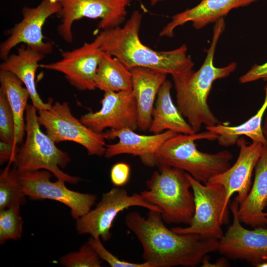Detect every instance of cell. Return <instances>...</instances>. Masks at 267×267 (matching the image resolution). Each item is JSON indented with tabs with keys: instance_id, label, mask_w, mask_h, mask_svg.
<instances>
[{
	"instance_id": "6da1fadb",
	"label": "cell",
	"mask_w": 267,
	"mask_h": 267,
	"mask_svg": "<svg viewBox=\"0 0 267 267\" xmlns=\"http://www.w3.org/2000/svg\"><path fill=\"white\" fill-rule=\"evenodd\" d=\"M125 222L141 244L143 262L150 267H195L205 255L219 249V239L168 228L158 212L149 211L146 218L131 212Z\"/></svg>"
},
{
	"instance_id": "7a4b0ae2",
	"label": "cell",
	"mask_w": 267,
	"mask_h": 267,
	"mask_svg": "<svg viewBox=\"0 0 267 267\" xmlns=\"http://www.w3.org/2000/svg\"><path fill=\"white\" fill-rule=\"evenodd\" d=\"M142 18L139 11L135 10L123 27L103 30L94 39L104 52L130 70L135 67L148 68L172 77L191 73L194 63L187 54L186 44L175 49L159 51L141 42L139 32Z\"/></svg>"
},
{
	"instance_id": "3957f363",
	"label": "cell",
	"mask_w": 267,
	"mask_h": 267,
	"mask_svg": "<svg viewBox=\"0 0 267 267\" xmlns=\"http://www.w3.org/2000/svg\"><path fill=\"white\" fill-rule=\"evenodd\" d=\"M225 28L224 17L215 22L212 40L204 61L196 72L183 77H172L176 92V105L195 133L202 126L211 127L221 124L208 104V98L214 82L229 76L236 68L231 62L223 67L214 64L216 48Z\"/></svg>"
},
{
	"instance_id": "277c9868",
	"label": "cell",
	"mask_w": 267,
	"mask_h": 267,
	"mask_svg": "<svg viewBox=\"0 0 267 267\" xmlns=\"http://www.w3.org/2000/svg\"><path fill=\"white\" fill-rule=\"evenodd\" d=\"M218 136L209 131L191 134H176L164 143L156 154V166H166L182 170L206 184L212 178L231 166L233 155L228 150L214 154L201 151L195 141L215 140Z\"/></svg>"
},
{
	"instance_id": "5b68a950",
	"label": "cell",
	"mask_w": 267,
	"mask_h": 267,
	"mask_svg": "<svg viewBox=\"0 0 267 267\" xmlns=\"http://www.w3.org/2000/svg\"><path fill=\"white\" fill-rule=\"evenodd\" d=\"M140 192L148 202L162 211L165 222L189 225L195 211L194 197L184 171L166 166L158 167Z\"/></svg>"
},
{
	"instance_id": "8992f818",
	"label": "cell",
	"mask_w": 267,
	"mask_h": 267,
	"mask_svg": "<svg viewBox=\"0 0 267 267\" xmlns=\"http://www.w3.org/2000/svg\"><path fill=\"white\" fill-rule=\"evenodd\" d=\"M26 139L19 148L14 160L17 173L42 170L48 171L58 179L71 184L77 183L79 178L64 172L70 162L65 152L55 145V142L40 128L38 110L33 105L28 104L25 111Z\"/></svg>"
},
{
	"instance_id": "52a82bcc",
	"label": "cell",
	"mask_w": 267,
	"mask_h": 267,
	"mask_svg": "<svg viewBox=\"0 0 267 267\" xmlns=\"http://www.w3.org/2000/svg\"><path fill=\"white\" fill-rule=\"evenodd\" d=\"M38 112L40 125L54 142L72 141L85 148L89 155H104L106 144L102 133L94 132L75 117L67 102L57 101Z\"/></svg>"
},
{
	"instance_id": "ba28073f",
	"label": "cell",
	"mask_w": 267,
	"mask_h": 267,
	"mask_svg": "<svg viewBox=\"0 0 267 267\" xmlns=\"http://www.w3.org/2000/svg\"><path fill=\"white\" fill-rule=\"evenodd\" d=\"M132 207H140L161 214V210L145 200L140 194H129L121 187L103 193L95 207L77 220L76 229L80 234H89L104 241L111 237V228L118 214Z\"/></svg>"
},
{
	"instance_id": "9c48e42d",
	"label": "cell",
	"mask_w": 267,
	"mask_h": 267,
	"mask_svg": "<svg viewBox=\"0 0 267 267\" xmlns=\"http://www.w3.org/2000/svg\"><path fill=\"white\" fill-rule=\"evenodd\" d=\"M186 176L194 195V214L188 226L171 229L179 234H198L220 240L223 235L221 216L226 197L224 188L217 184H203L188 173Z\"/></svg>"
},
{
	"instance_id": "30bf717a",
	"label": "cell",
	"mask_w": 267,
	"mask_h": 267,
	"mask_svg": "<svg viewBox=\"0 0 267 267\" xmlns=\"http://www.w3.org/2000/svg\"><path fill=\"white\" fill-rule=\"evenodd\" d=\"M61 19L57 31L68 43L73 41L72 27L83 18L99 19L98 28L103 30L120 26L125 21L131 0H60Z\"/></svg>"
},
{
	"instance_id": "8fae6325",
	"label": "cell",
	"mask_w": 267,
	"mask_h": 267,
	"mask_svg": "<svg viewBox=\"0 0 267 267\" xmlns=\"http://www.w3.org/2000/svg\"><path fill=\"white\" fill-rule=\"evenodd\" d=\"M51 174L45 170L17 173L25 196L34 200L50 199L62 203L70 208L72 218L76 220L87 214L95 204L96 195L69 189L62 180L51 181Z\"/></svg>"
},
{
	"instance_id": "7c38bea8",
	"label": "cell",
	"mask_w": 267,
	"mask_h": 267,
	"mask_svg": "<svg viewBox=\"0 0 267 267\" xmlns=\"http://www.w3.org/2000/svg\"><path fill=\"white\" fill-rule=\"evenodd\" d=\"M61 10L59 0H42L36 7H24L22 10V20L14 26L9 37L0 44V58L5 60L11 49L21 43L45 55L50 53L52 44L44 42L43 27L48 17L59 13Z\"/></svg>"
},
{
	"instance_id": "4fadbf2b",
	"label": "cell",
	"mask_w": 267,
	"mask_h": 267,
	"mask_svg": "<svg viewBox=\"0 0 267 267\" xmlns=\"http://www.w3.org/2000/svg\"><path fill=\"white\" fill-rule=\"evenodd\" d=\"M239 205L235 200L230 205L233 222L219 240L218 250L229 258L245 260L257 267L267 261V227L244 228L238 216Z\"/></svg>"
},
{
	"instance_id": "5bb4252c",
	"label": "cell",
	"mask_w": 267,
	"mask_h": 267,
	"mask_svg": "<svg viewBox=\"0 0 267 267\" xmlns=\"http://www.w3.org/2000/svg\"><path fill=\"white\" fill-rule=\"evenodd\" d=\"M236 144L239 148V153L233 166L214 177L208 182L221 185L225 189L226 197L221 216L222 224L227 222V208L232 195L237 193L234 200L240 205L249 193L253 172L261 155L264 146L262 143L253 142L249 144L244 136L238 138Z\"/></svg>"
},
{
	"instance_id": "9a60e30c",
	"label": "cell",
	"mask_w": 267,
	"mask_h": 267,
	"mask_svg": "<svg viewBox=\"0 0 267 267\" xmlns=\"http://www.w3.org/2000/svg\"><path fill=\"white\" fill-rule=\"evenodd\" d=\"M101 107L81 116V122L94 132L103 133L106 129L119 130L138 129L136 101L132 91L104 92Z\"/></svg>"
},
{
	"instance_id": "2e32d148",
	"label": "cell",
	"mask_w": 267,
	"mask_h": 267,
	"mask_svg": "<svg viewBox=\"0 0 267 267\" xmlns=\"http://www.w3.org/2000/svg\"><path fill=\"white\" fill-rule=\"evenodd\" d=\"M103 53L94 39L79 48L62 52L61 60L40 64V67L62 73L70 85L79 90H92L96 89L95 78Z\"/></svg>"
},
{
	"instance_id": "e0dca14e",
	"label": "cell",
	"mask_w": 267,
	"mask_h": 267,
	"mask_svg": "<svg viewBox=\"0 0 267 267\" xmlns=\"http://www.w3.org/2000/svg\"><path fill=\"white\" fill-rule=\"evenodd\" d=\"M176 133L166 131L150 135L141 134L132 129L126 128L119 130H109L102 134L105 139L118 138V141L106 144L104 156L111 158L122 154L138 156L145 166H156L155 157L164 143Z\"/></svg>"
},
{
	"instance_id": "ac0fdd59",
	"label": "cell",
	"mask_w": 267,
	"mask_h": 267,
	"mask_svg": "<svg viewBox=\"0 0 267 267\" xmlns=\"http://www.w3.org/2000/svg\"><path fill=\"white\" fill-rule=\"evenodd\" d=\"M258 0H201L193 7L174 15L172 20L162 28L159 36L172 38L177 27L189 22H192L194 28L202 29L224 17L233 9L248 6Z\"/></svg>"
},
{
	"instance_id": "d6986e66",
	"label": "cell",
	"mask_w": 267,
	"mask_h": 267,
	"mask_svg": "<svg viewBox=\"0 0 267 267\" xmlns=\"http://www.w3.org/2000/svg\"><path fill=\"white\" fill-rule=\"evenodd\" d=\"M132 92L135 98L138 117V129L148 131L152 113L160 87L167 74L148 68L135 67L131 70Z\"/></svg>"
},
{
	"instance_id": "ffe728a7",
	"label": "cell",
	"mask_w": 267,
	"mask_h": 267,
	"mask_svg": "<svg viewBox=\"0 0 267 267\" xmlns=\"http://www.w3.org/2000/svg\"><path fill=\"white\" fill-rule=\"evenodd\" d=\"M267 207V145H264L261 155L255 168L252 188L239 205L238 216L241 223L254 228L266 226L264 212Z\"/></svg>"
},
{
	"instance_id": "44dd1931",
	"label": "cell",
	"mask_w": 267,
	"mask_h": 267,
	"mask_svg": "<svg viewBox=\"0 0 267 267\" xmlns=\"http://www.w3.org/2000/svg\"><path fill=\"white\" fill-rule=\"evenodd\" d=\"M45 57V54L27 45H22L15 54H9L0 64V69L11 72L23 84L30 94L32 105L38 111L48 109L53 104L50 98L44 102L37 91L35 75L40 64L39 62Z\"/></svg>"
},
{
	"instance_id": "7402d4cb",
	"label": "cell",
	"mask_w": 267,
	"mask_h": 267,
	"mask_svg": "<svg viewBox=\"0 0 267 267\" xmlns=\"http://www.w3.org/2000/svg\"><path fill=\"white\" fill-rule=\"evenodd\" d=\"M172 84L166 80L160 87L152 113L148 131L159 134L172 131L177 134H191L195 133L172 100Z\"/></svg>"
},
{
	"instance_id": "603a6c76",
	"label": "cell",
	"mask_w": 267,
	"mask_h": 267,
	"mask_svg": "<svg viewBox=\"0 0 267 267\" xmlns=\"http://www.w3.org/2000/svg\"><path fill=\"white\" fill-rule=\"evenodd\" d=\"M264 102L256 113L241 125L230 126L222 123L211 127H205L207 131L219 135L217 140L223 147H229L236 144L241 136L250 138L253 142L267 145V139L262 130V121L267 109V84L265 86Z\"/></svg>"
},
{
	"instance_id": "cb8c5ba5",
	"label": "cell",
	"mask_w": 267,
	"mask_h": 267,
	"mask_svg": "<svg viewBox=\"0 0 267 267\" xmlns=\"http://www.w3.org/2000/svg\"><path fill=\"white\" fill-rule=\"evenodd\" d=\"M0 91L6 95L13 113L14 120V144L17 146L22 142L25 132L24 115L30 94L26 87L23 86V83L8 71L0 69Z\"/></svg>"
},
{
	"instance_id": "d4e9b609",
	"label": "cell",
	"mask_w": 267,
	"mask_h": 267,
	"mask_svg": "<svg viewBox=\"0 0 267 267\" xmlns=\"http://www.w3.org/2000/svg\"><path fill=\"white\" fill-rule=\"evenodd\" d=\"M95 83L96 88L104 92L132 90L131 70L105 52L97 69Z\"/></svg>"
},
{
	"instance_id": "484cf974",
	"label": "cell",
	"mask_w": 267,
	"mask_h": 267,
	"mask_svg": "<svg viewBox=\"0 0 267 267\" xmlns=\"http://www.w3.org/2000/svg\"><path fill=\"white\" fill-rule=\"evenodd\" d=\"M9 161L0 176V210L11 207H20L25 202L16 169H10Z\"/></svg>"
},
{
	"instance_id": "4316f807",
	"label": "cell",
	"mask_w": 267,
	"mask_h": 267,
	"mask_svg": "<svg viewBox=\"0 0 267 267\" xmlns=\"http://www.w3.org/2000/svg\"><path fill=\"white\" fill-rule=\"evenodd\" d=\"M20 207H11L0 210V243L8 240L21 238L23 221L20 215Z\"/></svg>"
},
{
	"instance_id": "83f0119b",
	"label": "cell",
	"mask_w": 267,
	"mask_h": 267,
	"mask_svg": "<svg viewBox=\"0 0 267 267\" xmlns=\"http://www.w3.org/2000/svg\"><path fill=\"white\" fill-rule=\"evenodd\" d=\"M101 260L94 249L87 242L81 246L78 251L61 257L59 263L65 267H100Z\"/></svg>"
},
{
	"instance_id": "f1b7e54d",
	"label": "cell",
	"mask_w": 267,
	"mask_h": 267,
	"mask_svg": "<svg viewBox=\"0 0 267 267\" xmlns=\"http://www.w3.org/2000/svg\"><path fill=\"white\" fill-rule=\"evenodd\" d=\"M0 141L14 144L13 115L7 97L1 91H0Z\"/></svg>"
},
{
	"instance_id": "f546056e",
	"label": "cell",
	"mask_w": 267,
	"mask_h": 267,
	"mask_svg": "<svg viewBox=\"0 0 267 267\" xmlns=\"http://www.w3.org/2000/svg\"><path fill=\"white\" fill-rule=\"evenodd\" d=\"M88 242L94 249L100 259L111 267H150L144 262L136 263L120 260L105 248L99 237H90Z\"/></svg>"
},
{
	"instance_id": "4dcf8cb0",
	"label": "cell",
	"mask_w": 267,
	"mask_h": 267,
	"mask_svg": "<svg viewBox=\"0 0 267 267\" xmlns=\"http://www.w3.org/2000/svg\"><path fill=\"white\" fill-rule=\"evenodd\" d=\"M131 175V167L129 164L121 162L111 168L110 177L112 184L116 187H122L129 182Z\"/></svg>"
},
{
	"instance_id": "1f68e13d",
	"label": "cell",
	"mask_w": 267,
	"mask_h": 267,
	"mask_svg": "<svg viewBox=\"0 0 267 267\" xmlns=\"http://www.w3.org/2000/svg\"><path fill=\"white\" fill-rule=\"evenodd\" d=\"M260 79L267 81V62L260 65L254 64L247 72L239 78V81L241 84H245Z\"/></svg>"
},
{
	"instance_id": "d6a6232c",
	"label": "cell",
	"mask_w": 267,
	"mask_h": 267,
	"mask_svg": "<svg viewBox=\"0 0 267 267\" xmlns=\"http://www.w3.org/2000/svg\"><path fill=\"white\" fill-rule=\"evenodd\" d=\"M19 148L13 143L0 142V163L3 164L5 162L10 161L14 163L16 155Z\"/></svg>"
},
{
	"instance_id": "836d02e7",
	"label": "cell",
	"mask_w": 267,
	"mask_h": 267,
	"mask_svg": "<svg viewBox=\"0 0 267 267\" xmlns=\"http://www.w3.org/2000/svg\"><path fill=\"white\" fill-rule=\"evenodd\" d=\"M201 264L202 267H224L229 266L227 260L223 257L219 259L215 263H210L209 258L207 255L203 257Z\"/></svg>"
},
{
	"instance_id": "e575fe53",
	"label": "cell",
	"mask_w": 267,
	"mask_h": 267,
	"mask_svg": "<svg viewBox=\"0 0 267 267\" xmlns=\"http://www.w3.org/2000/svg\"><path fill=\"white\" fill-rule=\"evenodd\" d=\"M262 130L264 135L266 138L267 139V112L265 117L264 124L262 125Z\"/></svg>"
},
{
	"instance_id": "d590c367",
	"label": "cell",
	"mask_w": 267,
	"mask_h": 267,
	"mask_svg": "<svg viewBox=\"0 0 267 267\" xmlns=\"http://www.w3.org/2000/svg\"><path fill=\"white\" fill-rule=\"evenodd\" d=\"M162 0H150V3L152 6H154L159 2L161 1Z\"/></svg>"
},
{
	"instance_id": "8d00e7d4",
	"label": "cell",
	"mask_w": 267,
	"mask_h": 267,
	"mask_svg": "<svg viewBox=\"0 0 267 267\" xmlns=\"http://www.w3.org/2000/svg\"><path fill=\"white\" fill-rule=\"evenodd\" d=\"M257 267H267V261L259 265Z\"/></svg>"
},
{
	"instance_id": "74e56055",
	"label": "cell",
	"mask_w": 267,
	"mask_h": 267,
	"mask_svg": "<svg viewBox=\"0 0 267 267\" xmlns=\"http://www.w3.org/2000/svg\"><path fill=\"white\" fill-rule=\"evenodd\" d=\"M266 217L267 224V213H266Z\"/></svg>"
}]
</instances>
